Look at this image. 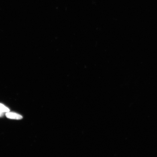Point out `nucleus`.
Listing matches in <instances>:
<instances>
[{
	"label": "nucleus",
	"mask_w": 157,
	"mask_h": 157,
	"mask_svg": "<svg viewBox=\"0 0 157 157\" xmlns=\"http://www.w3.org/2000/svg\"><path fill=\"white\" fill-rule=\"evenodd\" d=\"M6 116L9 119H21L22 117L20 115L14 113L8 112L6 114Z\"/></svg>",
	"instance_id": "f257e3e1"
},
{
	"label": "nucleus",
	"mask_w": 157,
	"mask_h": 157,
	"mask_svg": "<svg viewBox=\"0 0 157 157\" xmlns=\"http://www.w3.org/2000/svg\"><path fill=\"white\" fill-rule=\"evenodd\" d=\"M10 110L8 108L6 107L5 106L2 105V104H0V111L2 112H9Z\"/></svg>",
	"instance_id": "f03ea898"
},
{
	"label": "nucleus",
	"mask_w": 157,
	"mask_h": 157,
	"mask_svg": "<svg viewBox=\"0 0 157 157\" xmlns=\"http://www.w3.org/2000/svg\"><path fill=\"white\" fill-rule=\"evenodd\" d=\"M3 113L1 111H0V117L2 116L3 115Z\"/></svg>",
	"instance_id": "7ed1b4c3"
}]
</instances>
